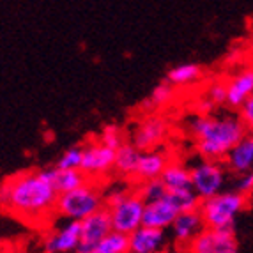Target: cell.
Wrapping results in <instances>:
<instances>
[{"label": "cell", "instance_id": "d6986e66", "mask_svg": "<svg viewBox=\"0 0 253 253\" xmlns=\"http://www.w3.org/2000/svg\"><path fill=\"white\" fill-rule=\"evenodd\" d=\"M161 181L165 182L169 191H181V190H193L191 181V169H186L184 165L177 161H170L169 167L165 169Z\"/></svg>", "mask_w": 253, "mask_h": 253}, {"label": "cell", "instance_id": "9c48e42d", "mask_svg": "<svg viewBox=\"0 0 253 253\" xmlns=\"http://www.w3.org/2000/svg\"><path fill=\"white\" fill-rule=\"evenodd\" d=\"M82 241L78 252H94L97 245L114 230V223H112V214H110L108 207H103L94 214L87 216L82 219Z\"/></svg>", "mask_w": 253, "mask_h": 253}, {"label": "cell", "instance_id": "8d00e7d4", "mask_svg": "<svg viewBox=\"0 0 253 253\" xmlns=\"http://www.w3.org/2000/svg\"><path fill=\"white\" fill-rule=\"evenodd\" d=\"M252 57H253V55H252Z\"/></svg>", "mask_w": 253, "mask_h": 253}, {"label": "cell", "instance_id": "484cf974", "mask_svg": "<svg viewBox=\"0 0 253 253\" xmlns=\"http://www.w3.org/2000/svg\"><path fill=\"white\" fill-rule=\"evenodd\" d=\"M99 142L112 149H119L121 145H124V135H123V129L115 124H108V126L103 127V131L99 133Z\"/></svg>", "mask_w": 253, "mask_h": 253}, {"label": "cell", "instance_id": "d4e9b609", "mask_svg": "<svg viewBox=\"0 0 253 253\" xmlns=\"http://www.w3.org/2000/svg\"><path fill=\"white\" fill-rule=\"evenodd\" d=\"M140 195L144 197L145 202H154V200H160V199H165L169 190H167V186L165 182L160 179H151V181H144L142 186H140Z\"/></svg>", "mask_w": 253, "mask_h": 253}, {"label": "cell", "instance_id": "277c9868", "mask_svg": "<svg viewBox=\"0 0 253 253\" xmlns=\"http://www.w3.org/2000/svg\"><path fill=\"white\" fill-rule=\"evenodd\" d=\"M103 207H105V197L96 188V181H89L76 190L59 195L57 214L73 221H82Z\"/></svg>", "mask_w": 253, "mask_h": 253}, {"label": "cell", "instance_id": "cb8c5ba5", "mask_svg": "<svg viewBox=\"0 0 253 253\" xmlns=\"http://www.w3.org/2000/svg\"><path fill=\"white\" fill-rule=\"evenodd\" d=\"M82 165H84V145H75V147H69L68 151L62 152V156L59 158L57 165L59 169L66 170H82Z\"/></svg>", "mask_w": 253, "mask_h": 253}, {"label": "cell", "instance_id": "f546056e", "mask_svg": "<svg viewBox=\"0 0 253 253\" xmlns=\"http://www.w3.org/2000/svg\"><path fill=\"white\" fill-rule=\"evenodd\" d=\"M236 190L239 191V193L246 195V197L253 195V170H252V172L241 173L239 181H237Z\"/></svg>", "mask_w": 253, "mask_h": 253}, {"label": "cell", "instance_id": "7c38bea8", "mask_svg": "<svg viewBox=\"0 0 253 253\" xmlns=\"http://www.w3.org/2000/svg\"><path fill=\"white\" fill-rule=\"evenodd\" d=\"M204 228H206V221H204L202 211L199 207V209H193V211L179 212V216L172 225V234L175 243L184 250L195 237L202 232Z\"/></svg>", "mask_w": 253, "mask_h": 253}, {"label": "cell", "instance_id": "30bf717a", "mask_svg": "<svg viewBox=\"0 0 253 253\" xmlns=\"http://www.w3.org/2000/svg\"><path fill=\"white\" fill-rule=\"evenodd\" d=\"M169 135V124L160 115L149 114L145 119H142L138 126L133 131V144L140 151H154L158 145L163 144V140Z\"/></svg>", "mask_w": 253, "mask_h": 253}, {"label": "cell", "instance_id": "8992f818", "mask_svg": "<svg viewBox=\"0 0 253 253\" xmlns=\"http://www.w3.org/2000/svg\"><path fill=\"white\" fill-rule=\"evenodd\" d=\"M191 181L193 190L200 199H211L221 193L225 184L223 165L214 160H202L191 167Z\"/></svg>", "mask_w": 253, "mask_h": 253}, {"label": "cell", "instance_id": "4fadbf2b", "mask_svg": "<svg viewBox=\"0 0 253 253\" xmlns=\"http://www.w3.org/2000/svg\"><path fill=\"white\" fill-rule=\"evenodd\" d=\"M177 216H179V209L165 197V199L145 204L144 225L145 227H154V228H161V230H167V228H172L173 221H175Z\"/></svg>", "mask_w": 253, "mask_h": 253}, {"label": "cell", "instance_id": "e575fe53", "mask_svg": "<svg viewBox=\"0 0 253 253\" xmlns=\"http://www.w3.org/2000/svg\"><path fill=\"white\" fill-rule=\"evenodd\" d=\"M2 253H7V252H2Z\"/></svg>", "mask_w": 253, "mask_h": 253}, {"label": "cell", "instance_id": "83f0119b", "mask_svg": "<svg viewBox=\"0 0 253 253\" xmlns=\"http://www.w3.org/2000/svg\"><path fill=\"white\" fill-rule=\"evenodd\" d=\"M207 97H209L216 106L225 105V103H227V84L214 82V84L209 87V90H207Z\"/></svg>", "mask_w": 253, "mask_h": 253}, {"label": "cell", "instance_id": "8fae6325", "mask_svg": "<svg viewBox=\"0 0 253 253\" xmlns=\"http://www.w3.org/2000/svg\"><path fill=\"white\" fill-rule=\"evenodd\" d=\"M82 241V223L69 219L59 230H51L42 239L44 253H73L78 252Z\"/></svg>", "mask_w": 253, "mask_h": 253}, {"label": "cell", "instance_id": "7a4b0ae2", "mask_svg": "<svg viewBox=\"0 0 253 253\" xmlns=\"http://www.w3.org/2000/svg\"><path fill=\"white\" fill-rule=\"evenodd\" d=\"M246 131L239 117L216 119L211 115H197L190 123V133L197 140V151L204 160H225L246 136Z\"/></svg>", "mask_w": 253, "mask_h": 253}, {"label": "cell", "instance_id": "4dcf8cb0", "mask_svg": "<svg viewBox=\"0 0 253 253\" xmlns=\"http://www.w3.org/2000/svg\"><path fill=\"white\" fill-rule=\"evenodd\" d=\"M216 108L214 103L209 99V97H206V99H200L199 105H197V110H199L200 115H211V112Z\"/></svg>", "mask_w": 253, "mask_h": 253}, {"label": "cell", "instance_id": "5b68a950", "mask_svg": "<svg viewBox=\"0 0 253 253\" xmlns=\"http://www.w3.org/2000/svg\"><path fill=\"white\" fill-rule=\"evenodd\" d=\"M145 200L140 195V191H129L123 200L115 206L108 207L112 214L114 230L124 234H133L144 225V212H145Z\"/></svg>", "mask_w": 253, "mask_h": 253}, {"label": "cell", "instance_id": "f1b7e54d", "mask_svg": "<svg viewBox=\"0 0 253 253\" xmlns=\"http://www.w3.org/2000/svg\"><path fill=\"white\" fill-rule=\"evenodd\" d=\"M239 119L243 121L246 129L253 131V96L248 97L245 101V105L239 108Z\"/></svg>", "mask_w": 253, "mask_h": 253}, {"label": "cell", "instance_id": "52a82bcc", "mask_svg": "<svg viewBox=\"0 0 253 253\" xmlns=\"http://www.w3.org/2000/svg\"><path fill=\"white\" fill-rule=\"evenodd\" d=\"M237 245L234 230H219L206 227L199 236L184 248V253H237Z\"/></svg>", "mask_w": 253, "mask_h": 253}, {"label": "cell", "instance_id": "44dd1931", "mask_svg": "<svg viewBox=\"0 0 253 253\" xmlns=\"http://www.w3.org/2000/svg\"><path fill=\"white\" fill-rule=\"evenodd\" d=\"M202 78V68L199 64L186 62L179 64L175 68H172L167 75V82L173 85V87H184V85L197 84Z\"/></svg>", "mask_w": 253, "mask_h": 253}, {"label": "cell", "instance_id": "5bb4252c", "mask_svg": "<svg viewBox=\"0 0 253 253\" xmlns=\"http://www.w3.org/2000/svg\"><path fill=\"white\" fill-rule=\"evenodd\" d=\"M165 248V230L142 227L129 234V253H158Z\"/></svg>", "mask_w": 253, "mask_h": 253}, {"label": "cell", "instance_id": "1f68e13d", "mask_svg": "<svg viewBox=\"0 0 253 253\" xmlns=\"http://www.w3.org/2000/svg\"><path fill=\"white\" fill-rule=\"evenodd\" d=\"M140 108L144 110V112H147V114H152V110L156 108V105H154V103H152V99L149 97V99H145V101L140 105Z\"/></svg>", "mask_w": 253, "mask_h": 253}, {"label": "cell", "instance_id": "d6a6232c", "mask_svg": "<svg viewBox=\"0 0 253 253\" xmlns=\"http://www.w3.org/2000/svg\"><path fill=\"white\" fill-rule=\"evenodd\" d=\"M158 253H177V252H172V250H167V248H163V250H160Z\"/></svg>", "mask_w": 253, "mask_h": 253}, {"label": "cell", "instance_id": "ba28073f", "mask_svg": "<svg viewBox=\"0 0 253 253\" xmlns=\"http://www.w3.org/2000/svg\"><path fill=\"white\" fill-rule=\"evenodd\" d=\"M115 156H117V149H112L108 145L101 144L99 140L90 142L84 145V165L82 170L90 181L106 177L112 170L115 169Z\"/></svg>", "mask_w": 253, "mask_h": 253}, {"label": "cell", "instance_id": "d590c367", "mask_svg": "<svg viewBox=\"0 0 253 253\" xmlns=\"http://www.w3.org/2000/svg\"><path fill=\"white\" fill-rule=\"evenodd\" d=\"M252 136H253V133H252Z\"/></svg>", "mask_w": 253, "mask_h": 253}, {"label": "cell", "instance_id": "3957f363", "mask_svg": "<svg viewBox=\"0 0 253 253\" xmlns=\"http://www.w3.org/2000/svg\"><path fill=\"white\" fill-rule=\"evenodd\" d=\"M248 207V197L239 191H223L200 202L206 227L219 230H234L236 218Z\"/></svg>", "mask_w": 253, "mask_h": 253}, {"label": "cell", "instance_id": "7402d4cb", "mask_svg": "<svg viewBox=\"0 0 253 253\" xmlns=\"http://www.w3.org/2000/svg\"><path fill=\"white\" fill-rule=\"evenodd\" d=\"M96 253H129V236L112 230L94 250Z\"/></svg>", "mask_w": 253, "mask_h": 253}, {"label": "cell", "instance_id": "2e32d148", "mask_svg": "<svg viewBox=\"0 0 253 253\" xmlns=\"http://www.w3.org/2000/svg\"><path fill=\"white\" fill-rule=\"evenodd\" d=\"M169 156L161 151H144L138 161V169L135 172V179L140 182L151 181V179H160L163 175L165 169L169 167Z\"/></svg>", "mask_w": 253, "mask_h": 253}, {"label": "cell", "instance_id": "836d02e7", "mask_svg": "<svg viewBox=\"0 0 253 253\" xmlns=\"http://www.w3.org/2000/svg\"><path fill=\"white\" fill-rule=\"evenodd\" d=\"M76 253H96V252H76Z\"/></svg>", "mask_w": 253, "mask_h": 253}, {"label": "cell", "instance_id": "603a6c76", "mask_svg": "<svg viewBox=\"0 0 253 253\" xmlns=\"http://www.w3.org/2000/svg\"><path fill=\"white\" fill-rule=\"evenodd\" d=\"M167 199L177 207L179 212L184 211H193V209H199L200 207V199L199 195L195 193V190H181V191H169L167 193Z\"/></svg>", "mask_w": 253, "mask_h": 253}, {"label": "cell", "instance_id": "6da1fadb", "mask_svg": "<svg viewBox=\"0 0 253 253\" xmlns=\"http://www.w3.org/2000/svg\"><path fill=\"white\" fill-rule=\"evenodd\" d=\"M2 207L21 221L41 223L51 212H57L59 191L55 190L46 170L21 172L7 177L0 191Z\"/></svg>", "mask_w": 253, "mask_h": 253}, {"label": "cell", "instance_id": "ac0fdd59", "mask_svg": "<svg viewBox=\"0 0 253 253\" xmlns=\"http://www.w3.org/2000/svg\"><path fill=\"white\" fill-rule=\"evenodd\" d=\"M46 172L53 188L59 191V195L76 190V188H80L85 182L90 181L85 175L84 170H66V169H59V167H53V169H46Z\"/></svg>", "mask_w": 253, "mask_h": 253}, {"label": "cell", "instance_id": "e0dca14e", "mask_svg": "<svg viewBox=\"0 0 253 253\" xmlns=\"http://www.w3.org/2000/svg\"><path fill=\"white\" fill-rule=\"evenodd\" d=\"M227 169L234 173H246L253 170V136L246 135L225 158Z\"/></svg>", "mask_w": 253, "mask_h": 253}, {"label": "cell", "instance_id": "4316f807", "mask_svg": "<svg viewBox=\"0 0 253 253\" xmlns=\"http://www.w3.org/2000/svg\"><path fill=\"white\" fill-rule=\"evenodd\" d=\"M151 99H152V103L156 105V108L169 105L173 99V85L170 84V82H163V84L156 85L151 94Z\"/></svg>", "mask_w": 253, "mask_h": 253}, {"label": "cell", "instance_id": "9a60e30c", "mask_svg": "<svg viewBox=\"0 0 253 253\" xmlns=\"http://www.w3.org/2000/svg\"><path fill=\"white\" fill-rule=\"evenodd\" d=\"M253 96V68L237 73L227 82V105L241 108L248 97Z\"/></svg>", "mask_w": 253, "mask_h": 253}, {"label": "cell", "instance_id": "ffe728a7", "mask_svg": "<svg viewBox=\"0 0 253 253\" xmlns=\"http://www.w3.org/2000/svg\"><path fill=\"white\" fill-rule=\"evenodd\" d=\"M140 156H142V151H140L135 144L121 145V147L117 149V156H115V170H117L121 175L135 177Z\"/></svg>", "mask_w": 253, "mask_h": 253}]
</instances>
